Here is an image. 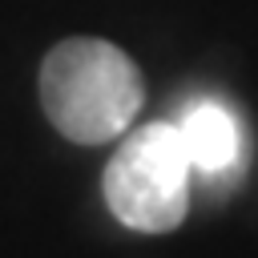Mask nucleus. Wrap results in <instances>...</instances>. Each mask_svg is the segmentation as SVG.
Listing matches in <instances>:
<instances>
[{
	"label": "nucleus",
	"mask_w": 258,
	"mask_h": 258,
	"mask_svg": "<svg viewBox=\"0 0 258 258\" xmlns=\"http://www.w3.org/2000/svg\"><path fill=\"white\" fill-rule=\"evenodd\" d=\"M40 109L52 129L77 145H105L129 129L145 105V81L133 56L101 36H69L40 60Z\"/></svg>",
	"instance_id": "f257e3e1"
},
{
	"label": "nucleus",
	"mask_w": 258,
	"mask_h": 258,
	"mask_svg": "<svg viewBox=\"0 0 258 258\" xmlns=\"http://www.w3.org/2000/svg\"><path fill=\"white\" fill-rule=\"evenodd\" d=\"M189 169L194 165L177 125H141L105 165V206L121 226L137 234H169L189 214Z\"/></svg>",
	"instance_id": "f03ea898"
},
{
	"label": "nucleus",
	"mask_w": 258,
	"mask_h": 258,
	"mask_svg": "<svg viewBox=\"0 0 258 258\" xmlns=\"http://www.w3.org/2000/svg\"><path fill=\"white\" fill-rule=\"evenodd\" d=\"M189 165L202 173H222L234 165L238 157V125L234 117L218 105V101H198L194 109H185V117L177 121Z\"/></svg>",
	"instance_id": "7ed1b4c3"
}]
</instances>
